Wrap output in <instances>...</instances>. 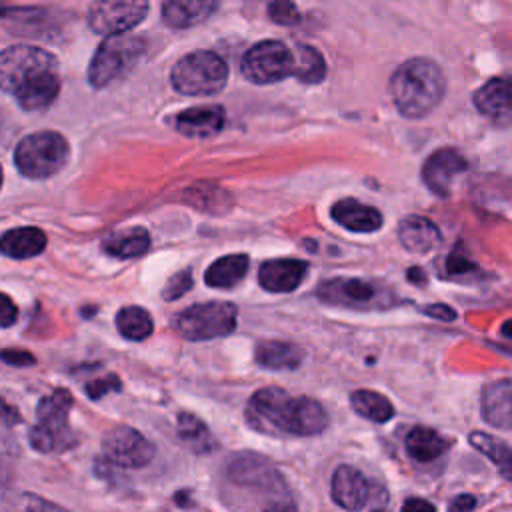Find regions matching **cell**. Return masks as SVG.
I'll list each match as a JSON object with an SVG mask.
<instances>
[{
    "label": "cell",
    "instance_id": "cell-1",
    "mask_svg": "<svg viewBox=\"0 0 512 512\" xmlns=\"http://www.w3.org/2000/svg\"><path fill=\"white\" fill-rule=\"evenodd\" d=\"M2 90L24 110L50 106L60 92L58 60L44 48L30 44L8 46L0 56Z\"/></svg>",
    "mask_w": 512,
    "mask_h": 512
},
{
    "label": "cell",
    "instance_id": "cell-2",
    "mask_svg": "<svg viewBox=\"0 0 512 512\" xmlns=\"http://www.w3.org/2000/svg\"><path fill=\"white\" fill-rule=\"evenodd\" d=\"M250 416L294 436H316L328 426L326 408L310 396H292L282 388H262L250 396Z\"/></svg>",
    "mask_w": 512,
    "mask_h": 512
},
{
    "label": "cell",
    "instance_id": "cell-3",
    "mask_svg": "<svg viewBox=\"0 0 512 512\" xmlns=\"http://www.w3.org/2000/svg\"><path fill=\"white\" fill-rule=\"evenodd\" d=\"M388 92L402 116L424 118L442 102L446 80L434 60L410 58L390 76Z\"/></svg>",
    "mask_w": 512,
    "mask_h": 512
},
{
    "label": "cell",
    "instance_id": "cell-4",
    "mask_svg": "<svg viewBox=\"0 0 512 512\" xmlns=\"http://www.w3.org/2000/svg\"><path fill=\"white\" fill-rule=\"evenodd\" d=\"M70 156L68 140L54 130H40L24 136L14 150V166L32 180L50 178L64 168Z\"/></svg>",
    "mask_w": 512,
    "mask_h": 512
},
{
    "label": "cell",
    "instance_id": "cell-5",
    "mask_svg": "<svg viewBox=\"0 0 512 512\" xmlns=\"http://www.w3.org/2000/svg\"><path fill=\"white\" fill-rule=\"evenodd\" d=\"M170 82L184 96H210L226 86L228 64L216 52L196 50L172 66Z\"/></svg>",
    "mask_w": 512,
    "mask_h": 512
},
{
    "label": "cell",
    "instance_id": "cell-6",
    "mask_svg": "<svg viewBox=\"0 0 512 512\" xmlns=\"http://www.w3.org/2000/svg\"><path fill=\"white\" fill-rule=\"evenodd\" d=\"M146 42L132 34H110L94 52L88 66V82L92 88H106L114 80L128 74L142 58Z\"/></svg>",
    "mask_w": 512,
    "mask_h": 512
},
{
    "label": "cell",
    "instance_id": "cell-7",
    "mask_svg": "<svg viewBox=\"0 0 512 512\" xmlns=\"http://www.w3.org/2000/svg\"><path fill=\"white\" fill-rule=\"evenodd\" d=\"M236 316L238 310L232 302L212 300V302H200L186 310H182L174 320L176 330L186 340H212L230 334L236 328Z\"/></svg>",
    "mask_w": 512,
    "mask_h": 512
},
{
    "label": "cell",
    "instance_id": "cell-8",
    "mask_svg": "<svg viewBox=\"0 0 512 512\" xmlns=\"http://www.w3.org/2000/svg\"><path fill=\"white\" fill-rule=\"evenodd\" d=\"M294 52L280 40H262L246 50L242 76L252 84H274L294 74Z\"/></svg>",
    "mask_w": 512,
    "mask_h": 512
},
{
    "label": "cell",
    "instance_id": "cell-9",
    "mask_svg": "<svg viewBox=\"0 0 512 512\" xmlns=\"http://www.w3.org/2000/svg\"><path fill=\"white\" fill-rule=\"evenodd\" d=\"M332 500L346 510L384 508L388 504L386 490L370 482L358 468L342 464L332 474Z\"/></svg>",
    "mask_w": 512,
    "mask_h": 512
},
{
    "label": "cell",
    "instance_id": "cell-10",
    "mask_svg": "<svg viewBox=\"0 0 512 512\" xmlns=\"http://www.w3.org/2000/svg\"><path fill=\"white\" fill-rule=\"evenodd\" d=\"M148 10V0H94L88 8V26L104 36L122 34L136 28Z\"/></svg>",
    "mask_w": 512,
    "mask_h": 512
},
{
    "label": "cell",
    "instance_id": "cell-11",
    "mask_svg": "<svg viewBox=\"0 0 512 512\" xmlns=\"http://www.w3.org/2000/svg\"><path fill=\"white\" fill-rule=\"evenodd\" d=\"M106 458L122 468H142L154 458V446L132 426H114L102 436Z\"/></svg>",
    "mask_w": 512,
    "mask_h": 512
},
{
    "label": "cell",
    "instance_id": "cell-12",
    "mask_svg": "<svg viewBox=\"0 0 512 512\" xmlns=\"http://www.w3.org/2000/svg\"><path fill=\"white\" fill-rule=\"evenodd\" d=\"M468 170L466 158L454 148H440L432 152L422 166V182L436 196H450L454 180Z\"/></svg>",
    "mask_w": 512,
    "mask_h": 512
},
{
    "label": "cell",
    "instance_id": "cell-13",
    "mask_svg": "<svg viewBox=\"0 0 512 512\" xmlns=\"http://www.w3.org/2000/svg\"><path fill=\"white\" fill-rule=\"evenodd\" d=\"M318 296L334 306H346V308H372L378 302H384V296L380 290L358 278H334L318 288Z\"/></svg>",
    "mask_w": 512,
    "mask_h": 512
},
{
    "label": "cell",
    "instance_id": "cell-14",
    "mask_svg": "<svg viewBox=\"0 0 512 512\" xmlns=\"http://www.w3.org/2000/svg\"><path fill=\"white\" fill-rule=\"evenodd\" d=\"M472 100L478 112L490 120L512 122V78H490L474 92Z\"/></svg>",
    "mask_w": 512,
    "mask_h": 512
},
{
    "label": "cell",
    "instance_id": "cell-15",
    "mask_svg": "<svg viewBox=\"0 0 512 512\" xmlns=\"http://www.w3.org/2000/svg\"><path fill=\"white\" fill-rule=\"evenodd\" d=\"M308 270V262L300 258H276L268 260L258 270V282L264 290L284 294L296 290Z\"/></svg>",
    "mask_w": 512,
    "mask_h": 512
},
{
    "label": "cell",
    "instance_id": "cell-16",
    "mask_svg": "<svg viewBox=\"0 0 512 512\" xmlns=\"http://www.w3.org/2000/svg\"><path fill=\"white\" fill-rule=\"evenodd\" d=\"M228 476L238 486H250L258 490L284 488L282 478L276 474V470L268 462L252 454L236 456L228 466Z\"/></svg>",
    "mask_w": 512,
    "mask_h": 512
},
{
    "label": "cell",
    "instance_id": "cell-17",
    "mask_svg": "<svg viewBox=\"0 0 512 512\" xmlns=\"http://www.w3.org/2000/svg\"><path fill=\"white\" fill-rule=\"evenodd\" d=\"M224 108L218 104H206V106H192L182 110L174 126L182 136L188 138H212L224 128Z\"/></svg>",
    "mask_w": 512,
    "mask_h": 512
},
{
    "label": "cell",
    "instance_id": "cell-18",
    "mask_svg": "<svg viewBox=\"0 0 512 512\" xmlns=\"http://www.w3.org/2000/svg\"><path fill=\"white\" fill-rule=\"evenodd\" d=\"M482 418L494 428H512V378L486 384L480 396Z\"/></svg>",
    "mask_w": 512,
    "mask_h": 512
},
{
    "label": "cell",
    "instance_id": "cell-19",
    "mask_svg": "<svg viewBox=\"0 0 512 512\" xmlns=\"http://www.w3.org/2000/svg\"><path fill=\"white\" fill-rule=\"evenodd\" d=\"M398 238H400L402 246L414 254H428V252L436 250L442 240L436 224L432 220H428L424 216H416V214L400 220Z\"/></svg>",
    "mask_w": 512,
    "mask_h": 512
},
{
    "label": "cell",
    "instance_id": "cell-20",
    "mask_svg": "<svg viewBox=\"0 0 512 512\" xmlns=\"http://www.w3.org/2000/svg\"><path fill=\"white\" fill-rule=\"evenodd\" d=\"M332 218L350 232H376L382 226V214L374 206L362 204L354 198H342L332 206Z\"/></svg>",
    "mask_w": 512,
    "mask_h": 512
},
{
    "label": "cell",
    "instance_id": "cell-21",
    "mask_svg": "<svg viewBox=\"0 0 512 512\" xmlns=\"http://www.w3.org/2000/svg\"><path fill=\"white\" fill-rule=\"evenodd\" d=\"M218 8V0H164L162 20L170 28H192L208 20Z\"/></svg>",
    "mask_w": 512,
    "mask_h": 512
},
{
    "label": "cell",
    "instance_id": "cell-22",
    "mask_svg": "<svg viewBox=\"0 0 512 512\" xmlns=\"http://www.w3.org/2000/svg\"><path fill=\"white\" fill-rule=\"evenodd\" d=\"M254 360L268 370H296L304 360V352L292 342L262 340L254 348Z\"/></svg>",
    "mask_w": 512,
    "mask_h": 512
},
{
    "label": "cell",
    "instance_id": "cell-23",
    "mask_svg": "<svg viewBox=\"0 0 512 512\" xmlns=\"http://www.w3.org/2000/svg\"><path fill=\"white\" fill-rule=\"evenodd\" d=\"M46 248V234L34 226L12 228L2 234L0 250L4 256L14 260H26L38 256Z\"/></svg>",
    "mask_w": 512,
    "mask_h": 512
},
{
    "label": "cell",
    "instance_id": "cell-24",
    "mask_svg": "<svg viewBox=\"0 0 512 512\" xmlns=\"http://www.w3.org/2000/svg\"><path fill=\"white\" fill-rule=\"evenodd\" d=\"M102 248L114 258H138L150 248V234L142 226L116 230L104 238Z\"/></svg>",
    "mask_w": 512,
    "mask_h": 512
},
{
    "label": "cell",
    "instance_id": "cell-25",
    "mask_svg": "<svg viewBox=\"0 0 512 512\" xmlns=\"http://www.w3.org/2000/svg\"><path fill=\"white\" fill-rule=\"evenodd\" d=\"M250 258L246 254H226L214 260L204 274V282L212 288H234L248 272Z\"/></svg>",
    "mask_w": 512,
    "mask_h": 512
},
{
    "label": "cell",
    "instance_id": "cell-26",
    "mask_svg": "<svg viewBox=\"0 0 512 512\" xmlns=\"http://www.w3.org/2000/svg\"><path fill=\"white\" fill-rule=\"evenodd\" d=\"M406 452L416 462H432L448 450V440L428 426H416L406 436Z\"/></svg>",
    "mask_w": 512,
    "mask_h": 512
},
{
    "label": "cell",
    "instance_id": "cell-27",
    "mask_svg": "<svg viewBox=\"0 0 512 512\" xmlns=\"http://www.w3.org/2000/svg\"><path fill=\"white\" fill-rule=\"evenodd\" d=\"M176 432H178V438L196 454L214 452L218 446L208 426L194 414H188V412L178 414Z\"/></svg>",
    "mask_w": 512,
    "mask_h": 512
},
{
    "label": "cell",
    "instance_id": "cell-28",
    "mask_svg": "<svg viewBox=\"0 0 512 512\" xmlns=\"http://www.w3.org/2000/svg\"><path fill=\"white\" fill-rule=\"evenodd\" d=\"M350 406L358 416H362L370 422H378V424L388 422L394 416L392 402L384 394L366 390V388L354 390L350 394Z\"/></svg>",
    "mask_w": 512,
    "mask_h": 512
},
{
    "label": "cell",
    "instance_id": "cell-29",
    "mask_svg": "<svg viewBox=\"0 0 512 512\" xmlns=\"http://www.w3.org/2000/svg\"><path fill=\"white\" fill-rule=\"evenodd\" d=\"M72 408V394L66 388H56L44 396L36 408L38 422L52 428H70L68 414Z\"/></svg>",
    "mask_w": 512,
    "mask_h": 512
},
{
    "label": "cell",
    "instance_id": "cell-30",
    "mask_svg": "<svg viewBox=\"0 0 512 512\" xmlns=\"http://www.w3.org/2000/svg\"><path fill=\"white\" fill-rule=\"evenodd\" d=\"M28 440L42 454H56L68 450L78 442L76 434L70 428H52L40 422L30 430Z\"/></svg>",
    "mask_w": 512,
    "mask_h": 512
},
{
    "label": "cell",
    "instance_id": "cell-31",
    "mask_svg": "<svg viewBox=\"0 0 512 512\" xmlns=\"http://www.w3.org/2000/svg\"><path fill=\"white\" fill-rule=\"evenodd\" d=\"M116 328L126 340H144L152 334L154 322L142 306H124L116 314Z\"/></svg>",
    "mask_w": 512,
    "mask_h": 512
},
{
    "label": "cell",
    "instance_id": "cell-32",
    "mask_svg": "<svg viewBox=\"0 0 512 512\" xmlns=\"http://www.w3.org/2000/svg\"><path fill=\"white\" fill-rule=\"evenodd\" d=\"M294 78L304 84H318L326 76V62L322 54L308 44H298L294 50Z\"/></svg>",
    "mask_w": 512,
    "mask_h": 512
},
{
    "label": "cell",
    "instance_id": "cell-33",
    "mask_svg": "<svg viewBox=\"0 0 512 512\" xmlns=\"http://www.w3.org/2000/svg\"><path fill=\"white\" fill-rule=\"evenodd\" d=\"M468 440L478 452H482L500 470L502 476L512 470V448L504 444L500 438L486 432H470Z\"/></svg>",
    "mask_w": 512,
    "mask_h": 512
},
{
    "label": "cell",
    "instance_id": "cell-34",
    "mask_svg": "<svg viewBox=\"0 0 512 512\" xmlns=\"http://www.w3.org/2000/svg\"><path fill=\"white\" fill-rule=\"evenodd\" d=\"M268 18L280 26H294L300 22V12L292 0H270Z\"/></svg>",
    "mask_w": 512,
    "mask_h": 512
},
{
    "label": "cell",
    "instance_id": "cell-35",
    "mask_svg": "<svg viewBox=\"0 0 512 512\" xmlns=\"http://www.w3.org/2000/svg\"><path fill=\"white\" fill-rule=\"evenodd\" d=\"M194 284V278H192V272L186 268L182 272H178L176 276H172L168 280V284L164 286V298L166 300H176L180 296H184Z\"/></svg>",
    "mask_w": 512,
    "mask_h": 512
},
{
    "label": "cell",
    "instance_id": "cell-36",
    "mask_svg": "<svg viewBox=\"0 0 512 512\" xmlns=\"http://www.w3.org/2000/svg\"><path fill=\"white\" fill-rule=\"evenodd\" d=\"M110 390H120V380L110 374V376H104V378H98V380H92L88 386H86V394L92 398V400H98L102 398L106 392Z\"/></svg>",
    "mask_w": 512,
    "mask_h": 512
},
{
    "label": "cell",
    "instance_id": "cell-37",
    "mask_svg": "<svg viewBox=\"0 0 512 512\" xmlns=\"http://www.w3.org/2000/svg\"><path fill=\"white\" fill-rule=\"evenodd\" d=\"M2 360L6 364H12V366H30L36 362V358L26 352V350H12V348H6L2 350Z\"/></svg>",
    "mask_w": 512,
    "mask_h": 512
},
{
    "label": "cell",
    "instance_id": "cell-38",
    "mask_svg": "<svg viewBox=\"0 0 512 512\" xmlns=\"http://www.w3.org/2000/svg\"><path fill=\"white\" fill-rule=\"evenodd\" d=\"M422 312L428 314V316H432V318H436V320H442V322H452V320L456 318V310L450 308L448 304H440V302L430 304V306H424Z\"/></svg>",
    "mask_w": 512,
    "mask_h": 512
},
{
    "label": "cell",
    "instance_id": "cell-39",
    "mask_svg": "<svg viewBox=\"0 0 512 512\" xmlns=\"http://www.w3.org/2000/svg\"><path fill=\"white\" fill-rule=\"evenodd\" d=\"M16 316H18L16 304L10 300L8 294H2V304H0V324H2V328L12 326L16 322Z\"/></svg>",
    "mask_w": 512,
    "mask_h": 512
},
{
    "label": "cell",
    "instance_id": "cell-40",
    "mask_svg": "<svg viewBox=\"0 0 512 512\" xmlns=\"http://www.w3.org/2000/svg\"><path fill=\"white\" fill-rule=\"evenodd\" d=\"M446 266H448V270H450L452 274H466V272H472V270H474V264H472L468 258L460 256V254H450Z\"/></svg>",
    "mask_w": 512,
    "mask_h": 512
},
{
    "label": "cell",
    "instance_id": "cell-41",
    "mask_svg": "<svg viewBox=\"0 0 512 512\" xmlns=\"http://www.w3.org/2000/svg\"><path fill=\"white\" fill-rule=\"evenodd\" d=\"M476 506V500L474 496L470 494H462V496H456V500L450 502V510H472Z\"/></svg>",
    "mask_w": 512,
    "mask_h": 512
},
{
    "label": "cell",
    "instance_id": "cell-42",
    "mask_svg": "<svg viewBox=\"0 0 512 512\" xmlns=\"http://www.w3.org/2000/svg\"><path fill=\"white\" fill-rule=\"evenodd\" d=\"M402 508H404V510H426V512L436 510V506H434L432 502L422 500V498H410V500H406V502H404V506H402Z\"/></svg>",
    "mask_w": 512,
    "mask_h": 512
},
{
    "label": "cell",
    "instance_id": "cell-43",
    "mask_svg": "<svg viewBox=\"0 0 512 512\" xmlns=\"http://www.w3.org/2000/svg\"><path fill=\"white\" fill-rule=\"evenodd\" d=\"M408 278H410L412 282H418V284L426 282V276H424V272H422L420 268H410V270H408Z\"/></svg>",
    "mask_w": 512,
    "mask_h": 512
},
{
    "label": "cell",
    "instance_id": "cell-44",
    "mask_svg": "<svg viewBox=\"0 0 512 512\" xmlns=\"http://www.w3.org/2000/svg\"><path fill=\"white\" fill-rule=\"evenodd\" d=\"M502 334H504L508 340H512V318L502 324Z\"/></svg>",
    "mask_w": 512,
    "mask_h": 512
},
{
    "label": "cell",
    "instance_id": "cell-45",
    "mask_svg": "<svg viewBox=\"0 0 512 512\" xmlns=\"http://www.w3.org/2000/svg\"><path fill=\"white\" fill-rule=\"evenodd\" d=\"M504 478H506V480H510V482H512V470H510V472H506V474H504Z\"/></svg>",
    "mask_w": 512,
    "mask_h": 512
}]
</instances>
